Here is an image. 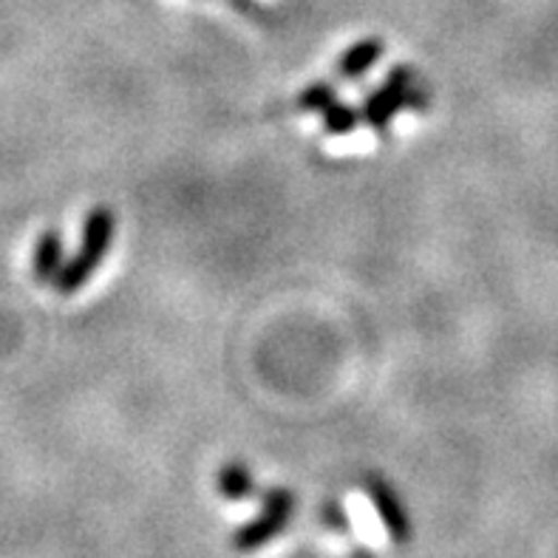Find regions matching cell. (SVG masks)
Here are the masks:
<instances>
[{
  "instance_id": "obj_6",
  "label": "cell",
  "mask_w": 558,
  "mask_h": 558,
  "mask_svg": "<svg viewBox=\"0 0 558 558\" xmlns=\"http://www.w3.org/2000/svg\"><path fill=\"white\" fill-rule=\"evenodd\" d=\"M386 54V43L380 37H366V40L352 43L338 60V74L340 80H361L375 63H380V57Z\"/></svg>"
},
{
  "instance_id": "obj_7",
  "label": "cell",
  "mask_w": 558,
  "mask_h": 558,
  "mask_svg": "<svg viewBox=\"0 0 558 558\" xmlns=\"http://www.w3.org/2000/svg\"><path fill=\"white\" fill-rule=\"evenodd\" d=\"M216 488L230 502H244V499H250L255 494L253 471L244 462H227L219 474H216Z\"/></svg>"
},
{
  "instance_id": "obj_9",
  "label": "cell",
  "mask_w": 558,
  "mask_h": 558,
  "mask_svg": "<svg viewBox=\"0 0 558 558\" xmlns=\"http://www.w3.org/2000/svg\"><path fill=\"white\" fill-rule=\"evenodd\" d=\"M332 102H338V92L329 83H324V80L306 85L304 92L298 94V108L306 113H324Z\"/></svg>"
},
{
  "instance_id": "obj_2",
  "label": "cell",
  "mask_w": 558,
  "mask_h": 558,
  "mask_svg": "<svg viewBox=\"0 0 558 558\" xmlns=\"http://www.w3.org/2000/svg\"><path fill=\"white\" fill-rule=\"evenodd\" d=\"M425 97L414 88V71L411 65H395L386 83L377 85L375 92L363 99L361 120L368 122L375 131H383L403 108H423Z\"/></svg>"
},
{
  "instance_id": "obj_5",
  "label": "cell",
  "mask_w": 558,
  "mask_h": 558,
  "mask_svg": "<svg viewBox=\"0 0 558 558\" xmlns=\"http://www.w3.org/2000/svg\"><path fill=\"white\" fill-rule=\"evenodd\" d=\"M63 253V235L57 233L54 227L37 235L35 253H32V272H35L37 283H54V278L60 276V269L65 264Z\"/></svg>"
},
{
  "instance_id": "obj_1",
  "label": "cell",
  "mask_w": 558,
  "mask_h": 558,
  "mask_svg": "<svg viewBox=\"0 0 558 558\" xmlns=\"http://www.w3.org/2000/svg\"><path fill=\"white\" fill-rule=\"evenodd\" d=\"M113 235H117V216H113L111 207H94L83 219V235H80L77 253L63 264L60 276L51 283L57 295H74V292L83 290L85 283L92 281L99 264L106 262V255L111 253Z\"/></svg>"
},
{
  "instance_id": "obj_3",
  "label": "cell",
  "mask_w": 558,
  "mask_h": 558,
  "mask_svg": "<svg viewBox=\"0 0 558 558\" xmlns=\"http://www.w3.org/2000/svg\"><path fill=\"white\" fill-rule=\"evenodd\" d=\"M292 513H295V494L287 488H267L262 494V513L233 533V547L239 553H255L281 536Z\"/></svg>"
},
{
  "instance_id": "obj_10",
  "label": "cell",
  "mask_w": 558,
  "mask_h": 558,
  "mask_svg": "<svg viewBox=\"0 0 558 558\" xmlns=\"http://www.w3.org/2000/svg\"><path fill=\"white\" fill-rule=\"evenodd\" d=\"M320 517H324V524L329 527V531L340 533V536H349V533H352L347 510H343V505L340 502H335V499H326L324 508H320Z\"/></svg>"
},
{
  "instance_id": "obj_8",
  "label": "cell",
  "mask_w": 558,
  "mask_h": 558,
  "mask_svg": "<svg viewBox=\"0 0 558 558\" xmlns=\"http://www.w3.org/2000/svg\"><path fill=\"white\" fill-rule=\"evenodd\" d=\"M361 122V111L347 102H332V106L324 111V131L329 136H347L352 134L354 128Z\"/></svg>"
},
{
  "instance_id": "obj_4",
  "label": "cell",
  "mask_w": 558,
  "mask_h": 558,
  "mask_svg": "<svg viewBox=\"0 0 558 558\" xmlns=\"http://www.w3.org/2000/svg\"><path fill=\"white\" fill-rule=\"evenodd\" d=\"M366 494L368 499H372V505H375L377 517H380L383 527H386V533L391 536V542L405 545V542L411 538V519L405 505L400 502L397 490L391 488L389 482L383 480V476H368Z\"/></svg>"
}]
</instances>
